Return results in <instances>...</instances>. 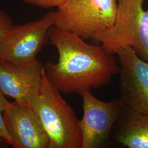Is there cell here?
<instances>
[{
	"mask_svg": "<svg viewBox=\"0 0 148 148\" xmlns=\"http://www.w3.org/2000/svg\"><path fill=\"white\" fill-rule=\"evenodd\" d=\"M58 53L57 62L43 65L46 76L60 93H78L108 85L119 74L120 67L113 54L101 45H90L79 36L52 27L48 33Z\"/></svg>",
	"mask_w": 148,
	"mask_h": 148,
	"instance_id": "obj_1",
	"label": "cell"
},
{
	"mask_svg": "<svg viewBox=\"0 0 148 148\" xmlns=\"http://www.w3.org/2000/svg\"><path fill=\"white\" fill-rule=\"evenodd\" d=\"M31 108L47 135L48 148H82L80 120L45 71L38 99Z\"/></svg>",
	"mask_w": 148,
	"mask_h": 148,
	"instance_id": "obj_2",
	"label": "cell"
},
{
	"mask_svg": "<svg viewBox=\"0 0 148 148\" xmlns=\"http://www.w3.org/2000/svg\"><path fill=\"white\" fill-rule=\"evenodd\" d=\"M117 0H66L55 12L54 27L84 40L112 27Z\"/></svg>",
	"mask_w": 148,
	"mask_h": 148,
	"instance_id": "obj_3",
	"label": "cell"
},
{
	"mask_svg": "<svg viewBox=\"0 0 148 148\" xmlns=\"http://www.w3.org/2000/svg\"><path fill=\"white\" fill-rule=\"evenodd\" d=\"M54 25L55 12L52 11L36 21L13 25L0 41V60L18 64L35 62Z\"/></svg>",
	"mask_w": 148,
	"mask_h": 148,
	"instance_id": "obj_4",
	"label": "cell"
},
{
	"mask_svg": "<svg viewBox=\"0 0 148 148\" xmlns=\"http://www.w3.org/2000/svg\"><path fill=\"white\" fill-rule=\"evenodd\" d=\"M82 99L83 115L80 120L82 148H97L105 143L119 119L125 111L120 97L109 101H101L90 90L79 93Z\"/></svg>",
	"mask_w": 148,
	"mask_h": 148,
	"instance_id": "obj_5",
	"label": "cell"
},
{
	"mask_svg": "<svg viewBox=\"0 0 148 148\" xmlns=\"http://www.w3.org/2000/svg\"><path fill=\"white\" fill-rule=\"evenodd\" d=\"M116 54L120 67V97L126 110L148 115V62L131 46L120 48Z\"/></svg>",
	"mask_w": 148,
	"mask_h": 148,
	"instance_id": "obj_6",
	"label": "cell"
},
{
	"mask_svg": "<svg viewBox=\"0 0 148 148\" xmlns=\"http://www.w3.org/2000/svg\"><path fill=\"white\" fill-rule=\"evenodd\" d=\"M43 71V65L38 60L24 64L0 60V91L32 107L38 99Z\"/></svg>",
	"mask_w": 148,
	"mask_h": 148,
	"instance_id": "obj_7",
	"label": "cell"
},
{
	"mask_svg": "<svg viewBox=\"0 0 148 148\" xmlns=\"http://www.w3.org/2000/svg\"><path fill=\"white\" fill-rule=\"evenodd\" d=\"M3 118L14 148H48L47 135L30 106L14 101L4 112Z\"/></svg>",
	"mask_w": 148,
	"mask_h": 148,
	"instance_id": "obj_8",
	"label": "cell"
},
{
	"mask_svg": "<svg viewBox=\"0 0 148 148\" xmlns=\"http://www.w3.org/2000/svg\"><path fill=\"white\" fill-rule=\"evenodd\" d=\"M145 0H117L114 24L94 35L92 39L101 43L106 51L116 54L121 48L130 46L133 35L142 14Z\"/></svg>",
	"mask_w": 148,
	"mask_h": 148,
	"instance_id": "obj_9",
	"label": "cell"
},
{
	"mask_svg": "<svg viewBox=\"0 0 148 148\" xmlns=\"http://www.w3.org/2000/svg\"><path fill=\"white\" fill-rule=\"evenodd\" d=\"M115 139L129 148H148V115L125 110L114 127Z\"/></svg>",
	"mask_w": 148,
	"mask_h": 148,
	"instance_id": "obj_10",
	"label": "cell"
},
{
	"mask_svg": "<svg viewBox=\"0 0 148 148\" xmlns=\"http://www.w3.org/2000/svg\"><path fill=\"white\" fill-rule=\"evenodd\" d=\"M138 56L148 63V10H143L130 44Z\"/></svg>",
	"mask_w": 148,
	"mask_h": 148,
	"instance_id": "obj_11",
	"label": "cell"
},
{
	"mask_svg": "<svg viewBox=\"0 0 148 148\" xmlns=\"http://www.w3.org/2000/svg\"><path fill=\"white\" fill-rule=\"evenodd\" d=\"M11 103L0 91V148L5 145H10L14 148V142L6 130L3 118V113Z\"/></svg>",
	"mask_w": 148,
	"mask_h": 148,
	"instance_id": "obj_12",
	"label": "cell"
},
{
	"mask_svg": "<svg viewBox=\"0 0 148 148\" xmlns=\"http://www.w3.org/2000/svg\"><path fill=\"white\" fill-rule=\"evenodd\" d=\"M13 25L11 16L0 8V41Z\"/></svg>",
	"mask_w": 148,
	"mask_h": 148,
	"instance_id": "obj_13",
	"label": "cell"
},
{
	"mask_svg": "<svg viewBox=\"0 0 148 148\" xmlns=\"http://www.w3.org/2000/svg\"><path fill=\"white\" fill-rule=\"evenodd\" d=\"M22 2L41 8H58L66 0H21Z\"/></svg>",
	"mask_w": 148,
	"mask_h": 148,
	"instance_id": "obj_14",
	"label": "cell"
}]
</instances>
